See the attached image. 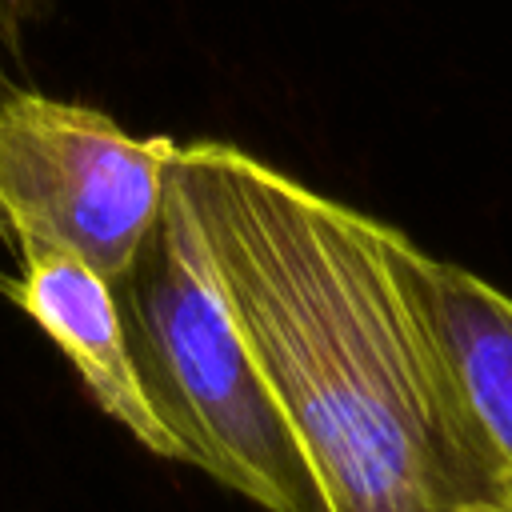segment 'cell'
I'll return each mask as SVG.
<instances>
[{"mask_svg": "<svg viewBox=\"0 0 512 512\" xmlns=\"http://www.w3.org/2000/svg\"><path fill=\"white\" fill-rule=\"evenodd\" d=\"M172 172L332 512H456L500 492L376 216L220 140L176 144Z\"/></svg>", "mask_w": 512, "mask_h": 512, "instance_id": "obj_1", "label": "cell"}, {"mask_svg": "<svg viewBox=\"0 0 512 512\" xmlns=\"http://www.w3.org/2000/svg\"><path fill=\"white\" fill-rule=\"evenodd\" d=\"M112 288L136 372L180 460L264 512H332L240 332L172 160L160 216Z\"/></svg>", "mask_w": 512, "mask_h": 512, "instance_id": "obj_2", "label": "cell"}, {"mask_svg": "<svg viewBox=\"0 0 512 512\" xmlns=\"http://www.w3.org/2000/svg\"><path fill=\"white\" fill-rule=\"evenodd\" d=\"M172 152L176 140H136L100 108L12 88L0 96V224L116 284L160 216Z\"/></svg>", "mask_w": 512, "mask_h": 512, "instance_id": "obj_3", "label": "cell"}, {"mask_svg": "<svg viewBox=\"0 0 512 512\" xmlns=\"http://www.w3.org/2000/svg\"><path fill=\"white\" fill-rule=\"evenodd\" d=\"M380 248L412 300L460 416L500 492H512V296L380 220Z\"/></svg>", "mask_w": 512, "mask_h": 512, "instance_id": "obj_4", "label": "cell"}, {"mask_svg": "<svg viewBox=\"0 0 512 512\" xmlns=\"http://www.w3.org/2000/svg\"><path fill=\"white\" fill-rule=\"evenodd\" d=\"M16 248L20 276L8 284V296L20 304V312L68 356L104 416H112L152 456L180 460V444L156 416L136 372L112 280L68 252L44 244Z\"/></svg>", "mask_w": 512, "mask_h": 512, "instance_id": "obj_5", "label": "cell"}, {"mask_svg": "<svg viewBox=\"0 0 512 512\" xmlns=\"http://www.w3.org/2000/svg\"><path fill=\"white\" fill-rule=\"evenodd\" d=\"M44 12V0H0V72H4V56L20 48L24 24L36 20Z\"/></svg>", "mask_w": 512, "mask_h": 512, "instance_id": "obj_6", "label": "cell"}, {"mask_svg": "<svg viewBox=\"0 0 512 512\" xmlns=\"http://www.w3.org/2000/svg\"><path fill=\"white\" fill-rule=\"evenodd\" d=\"M456 512H512V492H492V496L468 500V504H460Z\"/></svg>", "mask_w": 512, "mask_h": 512, "instance_id": "obj_7", "label": "cell"}, {"mask_svg": "<svg viewBox=\"0 0 512 512\" xmlns=\"http://www.w3.org/2000/svg\"><path fill=\"white\" fill-rule=\"evenodd\" d=\"M0 228H4V224H0Z\"/></svg>", "mask_w": 512, "mask_h": 512, "instance_id": "obj_8", "label": "cell"}]
</instances>
